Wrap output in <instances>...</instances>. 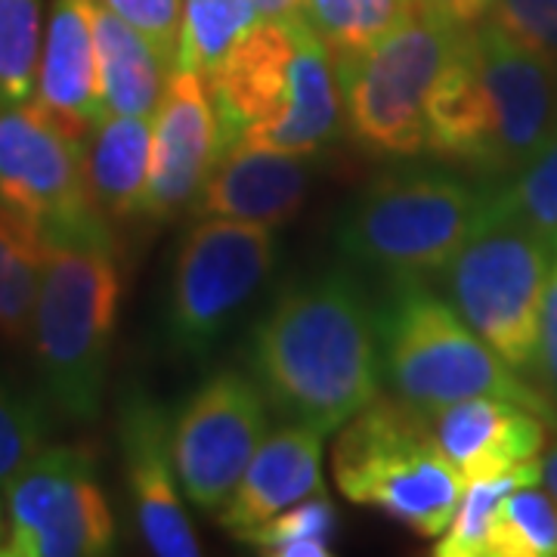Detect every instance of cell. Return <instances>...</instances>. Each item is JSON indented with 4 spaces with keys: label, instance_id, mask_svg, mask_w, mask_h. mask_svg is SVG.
Instances as JSON below:
<instances>
[{
    "label": "cell",
    "instance_id": "6da1fadb",
    "mask_svg": "<svg viewBox=\"0 0 557 557\" xmlns=\"http://www.w3.org/2000/svg\"><path fill=\"white\" fill-rule=\"evenodd\" d=\"M251 369L288 421L332 434L381 394L379 317L347 273L298 278L258 319Z\"/></svg>",
    "mask_w": 557,
    "mask_h": 557
},
{
    "label": "cell",
    "instance_id": "7a4b0ae2",
    "mask_svg": "<svg viewBox=\"0 0 557 557\" xmlns=\"http://www.w3.org/2000/svg\"><path fill=\"white\" fill-rule=\"evenodd\" d=\"M557 134V69L490 22L465 25L428 102V152L511 180Z\"/></svg>",
    "mask_w": 557,
    "mask_h": 557
},
{
    "label": "cell",
    "instance_id": "3957f363",
    "mask_svg": "<svg viewBox=\"0 0 557 557\" xmlns=\"http://www.w3.org/2000/svg\"><path fill=\"white\" fill-rule=\"evenodd\" d=\"M205 81L226 146L245 139L313 159L347 127L338 62L304 20H260Z\"/></svg>",
    "mask_w": 557,
    "mask_h": 557
},
{
    "label": "cell",
    "instance_id": "277c9868",
    "mask_svg": "<svg viewBox=\"0 0 557 557\" xmlns=\"http://www.w3.org/2000/svg\"><path fill=\"white\" fill-rule=\"evenodd\" d=\"M119 307L121 267L109 223L44 245L32 350L44 394L69 421L100 416Z\"/></svg>",
    "mask_w": 557,
    "mask_h": 557
},
{
    "label": "cell",
    "instance_id": "5b68a950",
    "mask_svg": "<svg viewBox=\"0 0 557 557\" xmlns=\"http://www.w3.org/2000/svg\"><path fill=\"white\" fill-rule=\"evenodd\" d=\"M381 372L412 409L434 416L458 399L505 397L557 428V409L518 369H511L453 304L421 282H397L379 313Z\"/></svg>",
    "mask_w": 557,
    "mask_h": 557
},
{
    "label": "cell",
    "instance_id": "8992f818",
    "mask_svg": "<svg viewBox=\"0 0 557 557\" xmlns=\"http://www.w3.org/2000/svg\"><path fill=\"white\" fill-rule=\"evenodd\" d=\"M332 471L344 498L379 508L421 539H437L449 527L465 493L431 418L381 394L341 424Z\"/></svg>",
    "mask_w": 557,
    "mask_h": 557
},
{
    "label": "cell",
    "instance_id": "52a82bcc",
    "mask_svg": "<svg viewBox=\"0 0 557 557\" xmlns=\"http://www.w3.org/2000/svg\"><path fill=\"white\" fill-rule=\"evenodd\" d=\"M486 193L443 171H399L362 189L341 218V251L394 282L446 270L486 218Z\"/></svg>",
    "mask_w": 557,
    "mask_h": 557
},
{
    "label": "cell",
    "instance_id": "ba28073f",
    "mask_svg": "<svg viewBox=\"0 0 557 557\" xmlns=\"http://www.w3.org/2000/svg\"><path fill=\"white\" fill-rule=\"evenodd\" d=\"M461 28L421 3L375 47L341 62L347 131L366 152L412 159L428 149V102Z\"/></svg>",
    "mask_w": 557,
    "mask_h": 557
},
{
    "label": "cell",
    "instance_id": "9c48e42d",
    "mask_svg": "<svg viewBox=\"0 0 557 557\" xmlns=\"http://www.w3.org/2000/svg\"><path fill=\"white\" fill-rule=\"evenodd\" d=\"M555 255L536 230L496 214L486 201L478 233L446 267L458 317L520 375L533 372L536 362L539 313Z\"/></svg>",
    "mask_w": 557,
    "mask_h": 557
},
{
    "label": "cell",
    "instance_id": "30bf717a",
    "mask_svg": "<svg viewBox=\"0 0 557 557\" xmlns=\"http://www.w3.org/2000/svg\"><path fill=\"white\" fill-rule=\"evenodd\" d=\"M278 260L270 226L201 218L180 239L171 263L164 335L183 357H205L245 304L258 298Z\"/></svg>",
    "mask_w": 557,
    "mask_h": 557
},
{
    "label": "cell",
    "instance_id": "8fae6325",
    "mask_svg": "<svg viewBox=\"0 0 557 557\" xmlns=\"http://www.w3.org/2000/svg\"><path fill=\"white\" fill-rule=\"evenodd\" d=\"M0 218L40 245L106 223L87 196L84 143L32 100L0 106Z\"/></svg>",
    "mask_w": 557,
    "mask_h": 557
},
{
    "label": "cell",
    "instance_id": "7c38bea8",
    "mask_svg": "<svg viewBox=\"0 0 557 557\" xmlns=\"http://www.w3.org/2000/svg\"><path fill=\"white\" fill-rule=\"evenodd\" d=\"M3 490V557H97L115 548V515L87 453L40 449Z\"/></svg>",
    "mask_w": 557,
    "mask_h": 557
},
{
    "label": "cell",
    "instance_id": "4fadbf2b",
    "mask_svg": "<svg viewBox=\"0 0 557 557\" xmlns=\"http://www.w3.org/2000/svg\"><path fill=\"white\" fill-rule=\"evenodd\" d=\"M267 431L270 412L258 381L233 369L205 381L171 428L180 493L201 511H220Z\"/></svg>",
    "mask_w": 557,
    "mask_h": 557
},
{
    "label": "cell",
    "instance_id": "5bb4252c",
    "mask_svg": "<svg viewBox=\"0 0 557 557\" xmlns=\"http://www.w3.org/2000/svg\"><path fill=\"white\" fill-rule=\"evenodd\" d=\"M223 149L226 137L208 81L186 69L168 72L152 121V171L143 218L171 220L193 211Z\"/></svg>",
    "mask_w": 557,
    "mask_h": 557
},
{
    "label": "cell",
    "instance_id": "9a60e30c",
    "mask_svg": "<svg viewBox=\"0 0 557 557\" xmlns=\"http://www.w3.org/2000/svg\"><path fill=\"white\" fill-rule=\"evenodd\" d=\"M174 421L152 397H127L121 409L119 437L124 446L127 486L139 536L159 557H196L199 539L180 502V480L171 449Z\"/></svg>",
    "mask_w": 557,
    "mask_h": 557
},
{
    "label": "cell",
    "instance_id": "2e32d148",
    "mask_svg": "<svg viewBox=\"0 0 557 557\" xmlns=\"http://www.w3.org/2000/svg\"><path fill=\"white\" fill-rule=\"evenodd\" d=\"M310 180L313 168L307 156L233 139L220 152L196 211L201 218L242 220L278 230L304 211Z\"/></svg>",
    "mask_w": 557,
    "mask_h": 557
},
{
    "label": "cell",
    "instance_id": "e0dca14e",
    "mask_svg": "<svg viewBox=\"0 0 557 557\" xmlns=\"http://www.w3.org/2000/svg\"><path fill=\"white\" fill-rule=\"evenodd\" d=\"M32 100L57 127L81 143L106 115L94 40V0H53Z\"/></svg>",
    "mask_w": 557,
    "mask_h": 557
},
{
    "label": "cell",
    "instance_id": "ac0fdd59",
    "mask_svg": "<svg viewBox=\"0 0 557 557\" xmlns=\"http://www.w3.org/2000/svg\"><path fill=\"white\" fill-rule=\"evenodd\" d=\"M428 418L465 483L539 458L552 428L539 412L505 397L458 399Z\"/></svg>",
    "mask_w": 557,
    "mask_h": 557
},
{
    "label": "cell",
    "instance_id": "d6986e66",
    "mask_svg": "<svg viewBox=\"0 0 557 557\" xmlns=\"http://www.w3.org/2000/svg\"><path fill=\"white\" fill-rule=\"evenodd\" d=\"M322 437L298 421L263 437L239 486L220 508V527L242 542L285 508L322 493Z\"/></svg>",
    "mask_w": 557,
    "mask_h": 557
},
{
    "label": "cell",
    "instance_id": "ffe728a7",
    "mask_svg": "<svg viewBox=\"0 0 557 557\" xmlns=\"http://www.w3.org/2000/svg\"><path fill=\"white\" fill-rule=\"evenodd\" d=\"M152 171V121L102 115L84 146V180L94 211L106 223L146 214Z\"/></svg>",
    "mask_w": 557,
    "mask_h": 557
},
{
    "label": "cell",
    "instance_id": "44dd1931",
    "mask_svg": "<svg viewBox=\"0 0 557 557\" xmlns=\"http://www.w3.org/2000/svg\"><path fill=\"white\" fill-rule=\"evenodd\" d=\"M94 40L106 115H156L171 72L156 47L100 0H94Z\"/></svg>",
    "mask_w": 557,
    "mask_h": 557
},
{
    "label": "cell",
    "instance_id": "7402d4cb",
    "mask_svg": "<svg viewBox=\"0 0 557 557\" xmlns=\"http://www.w3.org/2000/svg\"><path fill=\"white\" fill-rule=\"evenodd\" d=\"M542 483V456L520 461L508 471L465 483L458 508L449 527L437 536L434 555L437 557H490V533L498 518L502 502L520 486Z\"/></svg>",
    "mask_w": 557,
    "mask_h": 557
},
{
    "label": "cell",
    "instance_id": "603a6c76",
    "mask_svg": "<svg viewBox=\"0 0 557 557\" xmlns=\"http://www.w3.org/2000/svg\"><path fill=\"white\" fill-rule=\"evenodd\" d=\"M418 7L421 0H304V22L341 65L375 47Z\"/></svg>",
    "mask_w": 557,
    "mask_h": 557
},
{
    "label": "cell",
    "instance_id": "cb8c5ba5",
    "mask_svg": "<svg viewBox=\"0 0 557 557\" xmlns=\"http://www.w3.org/2000/svg\"><path fill=\"white\" fill-rule=\"evenodd\" d=\"M260 20L251 0H183L177 69L208 78Z\"/></svg>",
    "mask_w": 557,
    "mask_h": 557
},
{
    "label": "cell",
    "instance_id": "d4e9b609",
    "mask_svg": "<svg viewBox=\"0 0 557 557\" xmlns=\"http://www.w3.org/2000/svg\"><path fill=\"white\" fill-rule=\"evenodd\" d=\"M44 245L16 223L0 218V341L32 344V322L40 288Z\"/></svg>",
    "mask_w": 557,
    "mask_h": 557
},
{
    "label": "cell",
    "instance_id": "484cf974",
    "mask_svg": "<svg viewBox=\"0 0 557 557\" xmlns=\"http://www.w3.org/2000/svg\"><path fill=\"white\" fill-rule=\"evenodd\" d=\"M338 530V511L322 493L307 496L282 515L267 520L255 533L242 539L255 552L273 557H329Z\"/></svg>",
    "mask_w": 557,
    "mask_h": 557
},
{
    "label": "cell",
    "instance_id": "4316f807",
    "mask_svg": "<svg viewBox=\"0 0 557 557\" xmlns=\"http://www.w3.org/2000/svg\"><path fill=\"white\" fill-rule=\"evenodd\" d=\"M490 557H557V505L548 493H508L490 533Z\"/></svg>",
    "mask_w": 557,
    "mask_h": 557
},
{
    "label": "cell",
    "instance_id": "83f0119b",
    "mask_svg": "<svg viewBox=\"0 0 557 557\" xmlns=\"http://www.w3.org/2000/svg\"><path fill=\"white\" fill-rule=\"evenodd\" d=\"M40 47V0H0V106L35 97Z\"/></svg>",
    "mask_w": 557,
    "mask_h": 557
},
{
    "label": "cell",
    "instance_id": "f1b7e54d",
    "mask_svg": "<svg viewBox=\"0 0 557 557\" xmlns=\"http://www.w3.org/2000/svg\"><path fill=\"white\" fill-rule=\"evenodd\" d=\"M486 196L496 214L527 223L557 251V134L520 174Z\"/></svg>",
    "mask_w": 557,
    "mask_h": 557
},
{
    "label": "cell",
    "instance_id": "f546056e",
    "mask_svg": "<svg viewBox=\"0 0 557 557\" xmlns=\"http://www.w3.org/2000/svg\"><path fill=\"white\" fill-rule=\"evenodd\" d=\"M483 20L557 69V0H493Z\"/></svg>",
    "mask_w": 557,
    "mask_h": 557
},
{
    "label": "cell",
    "instance_id": "4dcf8cb0",
    "mask_svg": "<svg viewBox=\"0 0 557 557\" xmlns=\"http://www.w3.org/2000/svg\"><path fill=\"white\" fill-rule=\"evenodd\" d=\"M44 449V418L0 381V486Z\"/></svg>",
    "mask_w": 557,
    "mask_h": 557
},
{
    "label": "cell",
    "instance_id": "1f68e13d",
    "mask_svg": "<svg viewBox=\"0 0 557 557\" xmlns=\"http://www.w3.org/2000/svg\"><path fill=\"white\" fill-rule=\"evenodd\" d=\"M106 10L137 28L143 38L156 47L168 69L177 65V40L183 0H100Z\"/></svg>",
    "mask_w": 557,
    "mask_h": 557
},
{
    "label": "cell",
    "instance_id": "d6a6232c",
    "mask_svg": "<svg viewBox=\"0 0 557 557\" xmlns=\"http://www.w3.org/2000/svg\"><path fill=\"white\" fill-rule=\"evenodd\" d=\"M533 372L539 375V391L552 399L557 409V255L548 273L545 298H542V313H539V344Z\"/></svg>",
    "mask_w": 557,
    "mask_h": 557
},
{
    "label": "cell",
    "instance_id": "836d02e7",
    "mask_svg": "<svg viewBox=\"0 0 557 557\" xmlns=\"http://www.w3.org/2000/svg\"><path fill=\"white\" fill-rule=\"evenodd\" d=\"M421 3H428L431 10H437L440 16H446L456 25H478L493 0H421Z\"/></svg>",
    "mask_w": 557,
    "mask_h": 557
},
{
    "label": "cell",
    "instance_id": "e575fe53",
    "mask_svg": "<svg viewBox=\"0 0 557 557\" xmlns=\"http://www.w3.org/2000/svg\"><path fill=\"white\" fill-rule=\"evenodd\" d=\"M263 20H304V0H251Z\"/></svg>",
    "mask_w": 557,
    "mask_h": 557
},
{
    "label": "cell",
    "instance_id": "d590c367",
    "mask_svg": "<svg viewBox=\"0 0 557 557\" xmlns=\"http://www.w3.org/2000/svg\"><path fill=\"white\" fill-rule=\"evenodd\" d=\"M542 483H545V493L557 505V443L548 446V453L542 456Z\"/></svg>",
    "mask_w": 557,
    "mask_h": 557
},
{
    "label": "cell",
    "instance_id": "8d00e7d4",
    "mask_svg": "<svg viewBox=\"0 0 557 557\" xmlns=\"http://www.w3.org/2000/svg\"><path fill=\"white\" fill-rule=\"evenodd\" d=\"M3 548H7V511L0 505V557H3Z\"/></svg>",
    "mask_w": 557,
    "mask_h": 557
}]
</instances>
